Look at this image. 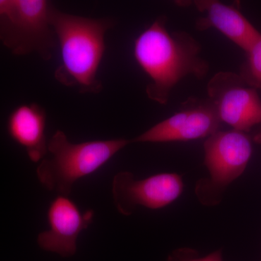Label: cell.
<instances>
[{
  "label": "cell",
  "mask_w": 261,
  "mask_h": 261,
  "mask_svg": "<svg viewBox=\"0 0 261 261\" xmlns=\"http://www.w3.org/2000/svg\"><path fill=\"white\" fill-rule=\"evenodd\" d=\"M221 123L208 98L189 97L173 116L151 127L130 142L161 143L207 138L219 130Z\"/></svg>",
  "instance_id": "cell-7"
},
{
  "label": "cell",
  "mask_w": 261,
  "mask_h": 261,
  "mask_svg": "<svg viewBox=\"0 0 261 261\" xmlns=\"http://www.w3.org/2000/svg\"><path fill=\"white\" fill-rule=\"evenodd\" d=\"M54 8L45 0H11L0 21V39L15 55L35 53L49 61L56 47L51 25Z\"/></svg>",
  "instance_id": "cell-4"
},
{
  "label": "cell",
  "mask_w": 261,
  "mask_h": 261,
  "mask_svg": "<svg viewBox=\"0 0 261 261\" xmlns=\"http://www.w3.org/2000/svg\"><path fill=\"white\" fill-rule=\"evenodd\" d=\"M11 3V0H0V21L6 14Z\"/></svg>",
  "instance_id": "cell-14"
},
{
  "label": "cell",
  "mask_w": 261,
  "mask_h": 261,
  "mask_svg": "<svg viewBox=\"0 0 261 261\" xmlns=\"http://www.w3.org/2000/svg\"><path fill=\"white\" fill-rule=\"evenodd\" d=\"M179 2V5H195L202 16L195 27L200 32L216 29L247 53L261 37V33L235 5H225L216 0Z\"/></svg>",
  "instance_id": "cell-10"
},
{
  "label": "cell",
  "mask_w": 261,
  "mask_h": 261,
  "mask_svg": "<svg viewBox=\"0 0 261 261\" xmlns=\"http://www.w3.org/2000/svg\"><path fill=\"white\" fill-rule=\"evenodd\" d=\"M261 90V89H260ZM253 141L257 144H261V128L260 132L257 133L253 137Z\"/></svg>",
  "instance_id": "cell-15"
},
{
  "label": "cell",
  "mask_w": 261,
  "mask_h": 261,
  "mask_svg": "<svg viewBox=\"0 0 261 261\" xmlns=\"http://www.w3.org/2000/svg\"><path fill=\"white\" fill-rule=\"evenodd\" d=\"M247 54L239 74L249 85L261 89V37L254 44Z\"/></svg>",
  "instance_id": "cell-12"
},
{
  "label": "cell",
  "mask_w": 261,
  "mask_h": 261,
  "mask_svg": "<svg viewBox=\"0 0 261 261\" xmlns=\"http://www.w3.org/2000/svg\"><path fill=\"white\" fill-rule=\"evenodd\" d=\"M168 261H223L222 251L217 250L203 257H197V252L191 249H179L173 252Z\"/></svg>",
  "instance_id": "cell-13"
},
{
  "label": "cell",
  "mask_w": 261,
  "mask_h": 261,
  "mask_svg": "<svg viewBox=\"0 0 261 261\" xmlns=\"http://www.w3.org/2000/svg\"><path fill=\"white\" fill-rule=\"evenodd\" d=\"M168 19L161 15L135 39L134 56L150 79L146 94L151 100L166 105L173 88L187 76L204 80L208 62L201 57L200 43L185 32H170Z\"/></svg>",
  "instance_id": "cell-1"
},
{
  "label": "cell",
  "mask_w": 261,
  "mask_h": 261,
  "mask_svg": "<svg viewBox=\"0 0 261 261\" xmlns=\"http://www.w3.org/2000/svg\"><path fill=\"white\" fill-rule=\"evenodd\" d=\"M208 99L221 123L233 130L250 132L261 123V100L257 89L247 84L239 73L220 71L207 85Z\"/></svg>",
  "instance_id": "cell-6"
},
{
  "label": "cell",
  "mask_w": 261,
  "mask_h": 261,
  "mask_svg": "<svg viewBox=\"0 0 261 261\" xmlns=\"http://www.w3.org/2000/svg\"><path fill=\"white\" fill-rule=\"evenodd\" d=\"M204 164L210 179L197 185L196 193L202 204L214 205L225 189L246 169L252 153L251 139L245 132L217 130L204 142Z\"/></svg>",
  "instance_id": "cell-5"
},
{
  "label": "cell",
  "mask_w": 261,
  "mask_h": 261,
  "mask_svg": "<svg viewBox=\"0 0 261 261\" xmlns=\"http://www.w3.org/2000/svg\"><path fill=\"white\" fill-rule=\"evenodd\" d=\"M183 190V180L177 173H159L137 180L132 173L122 171L113 180L115 205L124 216L133 214L137 206L153 210L163 208L178 199Z\"/></svg>",
  "instance_id": "cell-8"
},
{
  "label": "cell",
  "mask_w": 261,
  "mask_h": 261,
  "mask_svg": "<svg viewBox=\"0 0 261 261\" xmlns=\"http://www.w3.org/2000/svg\"><path fill=\"white\" fill-rule=\"evenodd\" d=\"M51 25L61 54L56 80L82 93L100 92L98 70L106 51V34L114 25L113 20L68 14L54 8Z\"/></svg>",
  "instance_id": "cell-2"
},
{
  "label": "cell",
  "mask_w": 261,
  "mask_h": 261,
  "mask_svg": "<svg viewBox=\"0 0 261 261\" xmlns=\"http://www.w3.org/2000/svg\"><path fill=\"white\" fill-rule=\"evenodd\" d=\"M47 216L49 228L39 233L38 245L62 257L73 256L77 250V239L93 221L94 211L82 213L68 196L58 195L49 204Z\"/></svg>",
  "instance_id": "cell-9"
},
{
  "label": "cell",
  "mask_w": 261,
  "mask_h": 261,
  "mask_svg": "<svg viewBox=\"0 0 261 261\" xmlns=\"http://www.w3.org/2000/svg\"><path fill=\"white\" fill-rule=\"evenodd\" d=\"M130 142L116 139L73 143L64 132L56 130L48 142L50 157L38 166V179L47 190L68 196L75 182L95 173Z\"/></svg>",
  "instance_id": "cell-3"
},
{
  "label": "cell",
  "mask_w": 261,
  "mask_h": 261,
  "mask_svg": "<svg viewBox=\"0 0 261 261\" xmlns=\"http://www.w3.org/2000/svg\"><path fill=\"white\" fill-rule=\"evenodd\" d=\"M45 110L37 104H22L10 113L7 130L15 143L25 149L32 162L39 163L47 154Z\"/></svg>",
  "instance_id": "cell-11"
}]
</instances>
